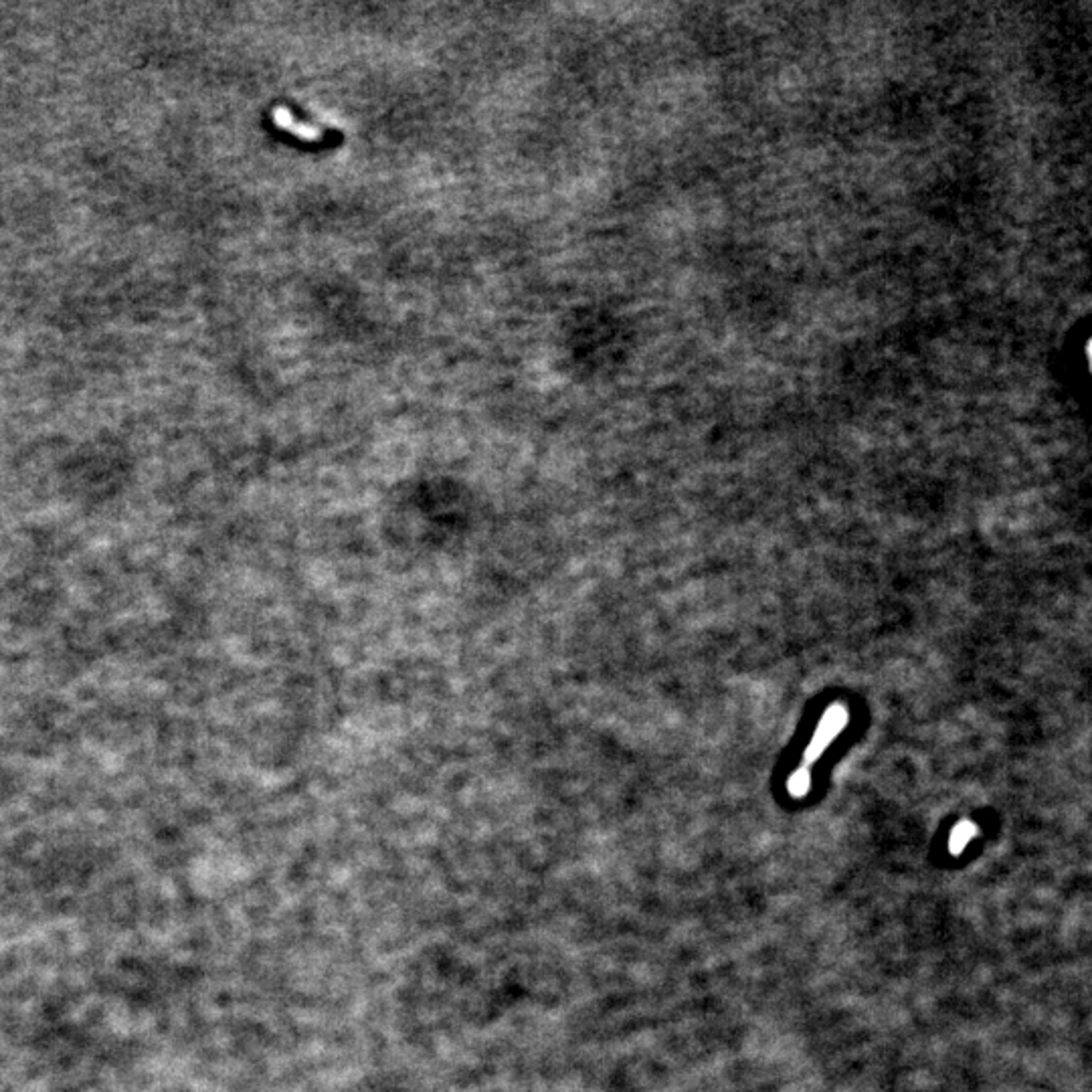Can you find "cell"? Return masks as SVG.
Returning <instances> with one entry per match:
<instances>
[{"label": "cell", "mask_w": 1092, "mask_h": 1092, "mask_svg": "<svg viewBox=\"0 0 1092 1092\" xmlns=\"http://www.w3.org/2000/svg\"><path fill=\"white\" fill-rule=\"evenodd\" d=\"M273 118V124L283 130V132H290V134L296 136L300 140L304 142H320L324 138L322 128L314 126V124H308V121L297 120L296 116L283 106H278L273 109L271 114Z\"/></svg>", "instance_id": "cell-2"}, {"label": "cell", "mask_w": 1092, "mask_h": 1092, "mask_svg": "<svg viewBox=\"0 0 1092 1092\" xmlns=\"http://www.w3.org/2000/svg\"><path fill=\"white\" fill-rule=\"evenodd\" d=\"M975 836V827L971 823H959L951 836V848L953 852H961L970 844L971 837Z\"/></svg>", "instance_id": "cell-3"}, {"label": "cell", "mask_w": 1092, "mask_h": 1092, "mask_svg": "<svg viewBox=\"0 0 1092 1092\" xmlns=\"http://www.w3.org/2000/svg\"><path fill=\"white\" fill-rule=\"evenodd\" d=\"M809 783H811V779H809L808 767H801L799 771H796L794 775H791V779H789V791L797 797L806 796V794H808Z\"/></svg>", "instance_id": "cell-4"}, {"label": "cell", "mask_w": 1092, "mask_h": 1092, "mask_svg": "<svg viewBox=\"0 0 1092 1092\" xmlns=\"http://www.w3.org/2000/svg\"><path fill=\"white\" fill-rule=\"evenodd\" d=\"M846 723H848L846 706L836 704V706L827 708V713L823 715L822 723H820V727L815 730L813 739L809 742L808 751H806V761L808 763L818 761L823 755V751L827 749V744L836 739L837 735L842 732V728L846 727Z\"/></svg>", "instance_id": "cell-1"}]
</instances>
